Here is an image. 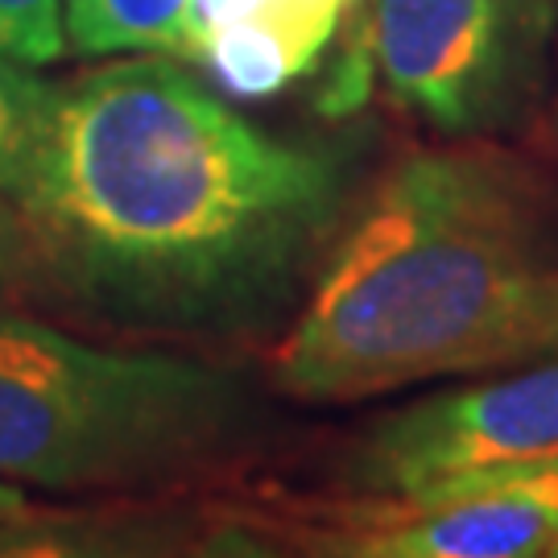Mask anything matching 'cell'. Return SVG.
Masks as SVG:
<instances>
[{
  "mask_svg": "<svg viewBox=\"0 0 558 558\" xmlns=\"http://www.w3.org/2000/svg\"><path fill=\"white\" fill-rule=\"evenodd\" d=\"M66 50L62 0H0V54L50 66Z\"/></svg>",
  "mask_w": 558,
  "mask_h": 558,
  "instance_id": "10",
  "label": "cell"
},
{
  "mask_svg": "<svg viewBox=\"0 0 558 558\" xmlns=\"http://www.w3.org/2000/svg\"><path fill=\"white\" fill-rule=\"evenodd\" d=\"M21 513H29V497L21 493L17 484H4L0 480V521H13Z\"/></svg>",
  "mask_w": 558,
  "mask_h": 558,
  "instance_id": "12",
  "label": "cell"
},
{
  "mask_svg": "<svg viewBox=\"0 0 558 558\" xmlns=\"http://www.w3.org/2000/svg\"><path fill=\"white\" fill-rule=\"evenodd\" d=\"M364 0H191L199 62L236 100H269L306 80Z\"/></svg>",
  "mask_w": 558,
  "mask_h": 558,
  "instance_id": "7",
  "label": "cell"
},
{
  "mask_svg": "<svg viewBox=\"0 0 558 558\" xmlns=\"http://www.w3.org/2000/svg\"><path fill=\"white\" fill-rule=\"evenodd\" d=\"M66 41L87 59L170 54L199 62L191 0H62Z\"/></svg>",
  "mask_w": 558,
  "mask_h": 558,
  "instance_id": "8",
  "label": "cell"
},
{
  "mask_svg": "<svg viewBox=\"0 0 558 558\" xmlns=\"http://www.w3.org/2000/svg\"><path fill=\"white\" fill-rule=\"evenodd\" d=\"M343 158L257 129L170 54L54 87L0 195V274L83 323L253 336L299 311L343 216Z\"/></svg>",
  "mask_w": 558,
  "mask_h": 558,
  "instance_id": "1",
  "label": "cell"
},
{
  "mask_svg": "<svg viewBox=\"0 0 558 558\" xmlns=\"http://www.w3.org/2000/svg\"><path fill=\"white\" fill-rule=\"evenodd\" d=\"M59 83L41 80L38 66L0 54V195L17 182L38 145Z\"/></svg>",
  "mask_w": 558,
  "mask_h": 558,
  "instance_id": "9",
  "label": "cell"
},
{
  "mask_svg": "<svg viewBox=\"0 0 558 558\" xmlns=\"http://www.w3.org/2000/svg\"><path fill=\"white\" fill-rule=\"evenodd\" d=\"M248 385L174 352L100 348L0 311V480L46 493H141L240 456Z\"/></svg>",
  "mask_w": 558,
  "mask_h": 558,
  "instance_id": "3",
  "label": "cell"
},
{
  "mask_svg": "<svg viewBox=\"0 0 558 558\" xmlns=\"http://www.w3.org/2000/svg\"><path fill=\"white\" fill-rule=\"evenodd\" d=\"M360 13L385 92L442 137H505L538 112L555 0H364Z\"/></svg>",
  "mask_w": 558,
  "mask_h": 558,
  "instance_id": "4",
  "label": "cell"
},
{
  "mask_svg": "<svg viewBox=\"0 0 558 558\" xmlns=\"http://www.w3.org/2000/svg\"><path fill=\"white\" fill-rule=\"evenodd\" d=\"M558 459V352L525 373L422 398L360 439L348 484L380 500L459 497Z\"/></svg>",
  "mask_w": 558,
  "mask_h": 558,
  "instance_id": "5",
  "label": "cell"
},
{
  "mask_svg": "<svg viewBox=\"0 0 558 558\" xmlns=\"http://www.w3.org/2000/svg\"><path fill=\"white\" fill-rule=\"evenodd\" d=\"M555 352V195L518 154L463 141L373 186L290 315L274 377L336 405Z\"/></svg>",
  "mask_w": 558,
  "mask_h": 558,
  "instance_id": "2",
  "label": "cell"
},
{
  "mask_svg": "<svg viewBox=\"0 0 558 558\" xmlns=\"http://www.w3.org/2000/svg\"><path fill=\"white\" fill-rule=\"evenodd\" d=\"M555 530L534 500L509 488L459 497L385 500L377 513L331 534L336 555L352 558H534L550 555Z\"/></svg>",
  "mask_w": 558,
  "mask_h": 558,
  "instance_id": "6",
  "label": "cell"
},
{
  "mask_svg": "<svg viewBox=\"0 0 558 558\" xmlns=\"http://www.w3.org/2000/svg\"><path fill=\"white\" fill-rule=\"evenodd\" d=\"M484 488H509V493H518V497L534 500L546 521H550V530H555V546H550V555H558V459L550 463H538V468H525V472H513V476H500L493 484H484ZM476 493V488H472Z\"/></svg>",
  "mask_w": 558,
  "mask_h": 558,
  "instance_id": "11",
  "label": "cell"
}]
</instances>
